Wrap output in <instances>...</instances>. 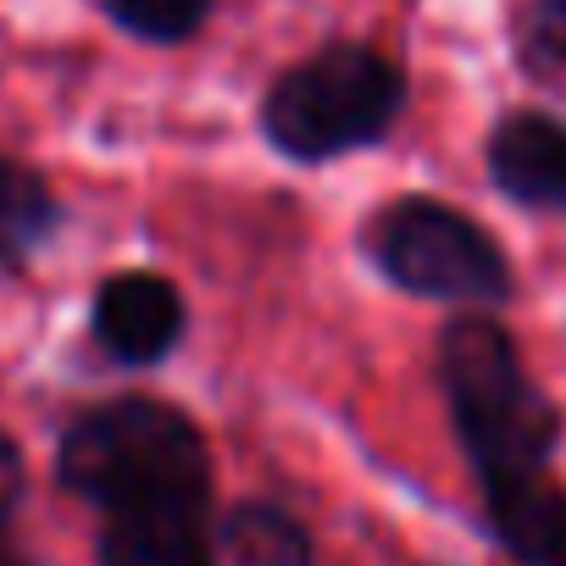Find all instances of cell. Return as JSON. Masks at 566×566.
Instances as JSON below:
<instances>
[{
  "label": "cell",
  "instance_id": "7",
  "mask_svg": "<svg viewBox=\"0 0 566 566\" xmlns=\"http://www.w3.org/2000/svg\"><path fill=\"white\" fill-rule=\"evenodd\" d=\"M95 566H222L217 505H150L106 516Z\"/></svg>",
  "mask_w": 566,
  "mask_h": 566
},
{
  "label": "cell",
  "instance_id": "1",
  "mask_svg": "<svg viewBox=\"0 0 566 566\" xmlns=\"http://www.w3.org/2000/svg\"><path fill=\"white\" fill-rule=\"evenodd\" d=\"M433 373H439V395L450 406V428L461 439V455L478 489L549 472L566 417L527 378L516 339L494 317L483 312L450 317L433 345Z\"/></svg>",
  "mask_w": 566,
  "mask_h": 566
},
{
  "label": "cell",
  "instance_id": "9",
  "mask_svg": "<svg viewBox=\"0 0 566 566\" xmlns=\"http://www.w3.org/2000/svg\"><path fill=\"white\" fill-rule=\"evenodd\" d=\"M56 228H62L56 189L34 167L0 156V272H23L29 255L51 244Z\"/></svg>",
  "mask_w": 566,
  "mask_h": 566
},
{
  "label": "cell",
  "instance_id": "2",
  "mask_svg": "<svg viewBox=\"0 0 566 566\" xmlns=\"http://www.w3.org/2000/svg\"><path fill=\"white\" fill-rule=\"evenodd\" d=\"M56 483L101 516L150 505H217L211 444L189 411L123 395L78 411L56 444Z\"/></svg>",
  "mask_w": 566,
  "mask_h": 566
},
{
  "label": "cell",
  "instance_id": "3",
  "mask_svg": "<svg viewBox=\"0 0 566 566\" xmlns=\"http://www.w3.org/2000/svg\"><path fill=\"white\" fill-rule=\"evenodd\" d=\"M400 112H406V73L373 45L334 40L266 90L261 134L277 156L323 167L334 156L389 139Z\"/></svg>",
  "mask_w": 566,
  "mask_h": 566
},
{
  "label": "cell",
  "instance_id": "6",
  "mask_svg": "<svg viewBox=\"0 0 566 566\" xmlns=\"http://www.w3.org/2000/svg\"><path fill=\"white\" fill-rule=\"evenodd\" d=\"M489 178L505 200L527 211L566 217V117L505 112L489 134Z\"/></svg>",
  "mask_w": 566,
  "mask_h": 566
},
{
  "label": "cell",
  "instance_id": "5",
  "mask_svg": "<svg viewBox=\"0 0 566 566\" xmlns=\"http://www.w3.org/2000/svg\"><path fill=\"white\" fill-rule=\"evenodd\" d=\"M189 312L161 272H117L95 295V339L123 367H156L184 345Z\"/></svg>",
  "mask_w": 566,
  "mask_h": 566
},
{
  "label": "cell",
  "instance_id": "12",
  "mask_svg": "<svg viewBox=\"0 0 566 566\" xmlns=\"http://www.w3.org/2000/svg\"><path fill=\"white\" fill-rule=\"evenodd\" d=\"M23 494H29V461H23L18 439H12L7 428H0V533L12 527V516H18Z\"/></svg>",
  "mask_w": 566,
  "mask_h": 566
},
{
  "label": "cell",
  "instance_id": "10",
  "mask_svg": "<svg viewBox=\"0 0 566 566\" xmlns=\"http://www.w3.org/2000/svg\"><path fill=\"white\" fill-rule=\"evenodd\" d=\"M217 0H106V12L117 29H128L134 40H150V45H178L189 34L206 29Z\"/></svg>",
  "mask_w": 566,
  "mask_h": 566
},
{
  "label": "cell",
  "instance_id": "11",
  "mask_svg": "<svg viewBox=\"0 0 566 566\" xmlns=\"http://www.w3.org/2000/svg\"><path fill=\"white\" fill-rule=\"evenodd\" d=\"M516 34L533 73H566V0H527Z\"/></svg>",
  "mask_w": 566,
  "mask_h": 566
},
{
  "label": "cell",
  "instance_id": "8",
  "mask_svg": "<svg viewBox=\"0 0 566 566\" xmlns=\"http://www.w3.org/2000/svg\"><path fill=\"white\" fill-rule=\"evenodd\" d=\"M222 566H317L312 527L277 500H239L217 516Z\"/></svg>",
  "mask_w": 566,
  "mask_h": 566
},
{
  "label": "cell",
  "instance_id": "13",
  "mask_svg": "<svg viewBox=\"0 0 566 566\" xmlns=\"http://www.w3.org/2000/svg\"><path fill=\"white\" fill-rule=\"evenodd\" d=\"M0 566H34V560H29V555H18L12 544H0Z\"/></svg>",
  "mask_w": 566,
  "mask_h": 566
},
{
  "label": "cell",
  "instance_id": "4",
  "mask_svg": "<svg viewBox=\"0 0 566 566\" xmlns=\"http://www.w3.org/2000/svg\"><path fill=\"white\" fill-rule=\"evenodd\" d=\"M367 255L395 290L439 306H505L516 277L500 250V239L472 222L461 206H444L433 195L389 200L367 222Z\"/></svg>",
  "mask_w": 566,
  "mask_h": 566
}]
</instances>
